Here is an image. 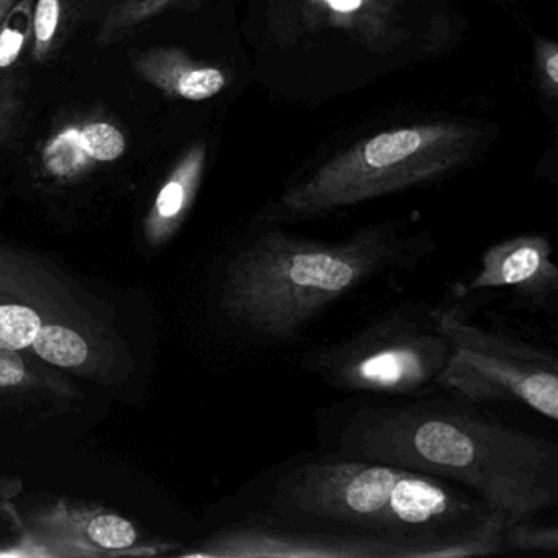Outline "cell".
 <instances>
[{"label": "cell", "mask_w": 558, "mask_h": 558, "mask_svg": "<svg viewBox=\"0 0 558 558\" xmlns=\"http://www.w3.org/2000/svg\"><path fill=\"white\" fill-rule=\"evenodd\" d=\"M325 452L463 485L506 524L558 505V446L480 411L472 401L348 400L318 414Z\"/></svg>", "instance_id": "obj_1"}, {"label": "cell", "mask_w": 558, "mask_h": 558, "mask_svg": "<svg viewBox=\"0 0 558 558\" xmlns=\"http://www.w3.org/2000/svg\"><path fill=\"white\" fill-rule=\"evenodd\" d=\"M430 253L427 233L401 223L368 225L335 241L264 225L230 257L221 306L259 341H293L336 303L381 277L411 272Z\"/></svg>", "instance_id": "obj_2"}, {"label": "cell", "mask_w": 558, "mask_h": 558, "mask_svg": "<svg viewBox=\"0 0 558 558\" xmlns=\"http://www.w3.org/2000/svg\"><path fill=\"white\" fill-rule=\"evenodd\" d=\"M259 515L289 527L440 537L501 514L436 476L323 452L282 470Z\"/></svg>", "instance_id": "obj_3"}, {"label": "cell", "mask_w": 558, "mask_h": 558, "mask_svg": "<svg viewBox=\"0 0 558 558\" xmlns=\"http://www.w3.org/2000/svg\"><path fill=\"white\" fill-rule=\"evenodd\" d=\"M476 136L459 123H427L362 140L290 185L263 223L315 220L436 181L466 161Z\"/></svg>", "instance_id": "obj_4"}, {"label": "cell", "mask_w": 558, "mask_h": 558, "mask_svg": "<svg viewBox=\"0 0 558 558\" xmlns=\"http://www.w3.org/2000/svg\"><path fill=\"white\" fill-rule=\"evenodd\" d=\"M450 351L434 305L408 303L341 341L310 349L300 364L345 393L423 398L440 390Z\"/></svg>", "instance_id": "obj_5"}, {"label": "cell", "mask_w": 558, "mask_h": 558, "mask_svg": "<svg viewBox=\"0 0 558 558\" xmlns=\"http://www.w3.org/2000/svg\"><path fill=\"white\" fill-rule=\"evenodd\" d=\"M434 308L452 345L440 390L475 404L514 401L557 423L558 359L554 351L473 323L472 308L462 302V287H452V295Z\"/></svg>", "instance_id": "obj_6"}, {"label": "cell", "mask_w": 558, "mask_h": 558, "mask_svg": "<svg viewBox=\"0 0 558 558\" xmlns=\"http://www.w3.org/2000/svg\"><path fill=\"white\" fill-rule=\"evenodd\" d=\"M482 529L440 537L289 527L257 514L211 541L208 555L230 558H463L482 557Z\"/></svg>", "instance_id": "obj_7"}, {"label": "cell", "mask_w": 558, "mask_h": 558, "mask_svg": "<svg viewBox=\"0 0 558 558\" xmlns=\"http://www.w3.org/2000/svg\"><path fill=\"white\" fill-rule=\"evenodd\" d=\"M544 234L525 233L498 241L482 254L478 270L465 283L466 293L509 289L512 305L529 312H555L558 267Z\"/></svg>", "instance_id": "obj_8"}, {"label": "cell", "mask_w": 558, "mask_h": 558, "mask_svg": "<svg viewBox=\"0 0 558 558\" xmlns=\"http://www.w3.org/2000/svg\"><path fill=\"white\" fill-rule=\"evenodd\" d=\"M135 70L168 96L194 102L211 99L227 86V77L218 68L195 63L175 48H155L140 54Z\"/></svg>", "instance_id": "obj_9"}, {"label": "cell", "mask_w": 558, "mask_h": 558, "mask_svg": "<svg viewBox=\"0 0 558 558\" xmlns=\"http://www.w3.org/2000/svg\"><path fill=\"white\" fill-rule=\"evenodd\" d=\"M125 136L107 122L87 123L54 136L45 149V165L54 175H71L89 162H112L122 158Z\"/></svg>", "instance_id": "obj_10"}, {"label": "cell", "mask_w": 558, "mask_h": 558, "mask_svg": "<svg viewBox=\"0 0 558 558\" xmlns=\"http://www.w3.org/2000/svg\"><path fill=\"white\" fill-rule=\"evenodd\" d=\"M205 159H207L205 145H195L182 156L156 198L153 215L158 227H172L184 217L201 185Z\"/></svg>", "instance_id": "obj_11"}, {"label": "cell", "mask_w": 558, "mask_h": 558, "mask_svg": "<svg viewBox=\"0 0 558 558\" xmlns=\"http://www.w3.org/2000/svg\"><path fill=\"white\" fill-rule=\"evenodd\" d=\"M32 345L44 361L60 367H76L86 362L89 354L86 341L73 329L61 325H41Z\"/></svg>", "instance_id": "obj_12"}, {"label": "cell", "mask_w": 558, "mask_h": 558, "mask_svg": "<svg viewBox=\"0 0 558 558\" xmlns=\"http://www.w3.org/2000/svg\"><path fill=\"white\" fill-rule=\"evenodd\" d=\"M502 551H544L557 554L558 527L534 519L511 522L502 529Z\"/></svg>", "instance_id": "obj_13"}, {"label": "cell", "mask_w": 558, "mask_h": 558, "mask_svg": "<svg viewBox=\"0 0 558 558\" xmlns=\"http://www.w3.org/2000/svg\"><path fill=\"white\" fill-rule=\"evenodd\" d=\"M40 316L24 305H0V349L21 351L34 344L40 331Z\"/></svg>", "instance_id": "obj_14"}, {"label": "cell", "mask_w": 558, "mask_h": 558, "mask_svg": "<svg viewBox=\"0 0 558 558\" xmlns=\"http://www.w3.org/2000/svg\"><path fill=\"white\" fill-rule=\"evenodd\" d=\"M87 535L99 547L120 550L135 544L136 532L129 521L119 515H99L90 521Z\"/></svg>", "instance_id": "obj_15"}, {"label": "cell", "mask_w": 558, "mask_h": 558, "mask_svg": "<svg viewBox=\"0 0 558 558\" xmlns=\"http://www.w3.org/2000/svg\"><path fill=\"white\" fill-rule=\"evenodd\" d=\"M61 4L60 0H38L34 12V58L37 61H44L48 51L53 45L54 35H57L58 24H60Z\"/></svg>", "instance_id": "obj_16"}, {"label": "cell", "mask_w": 558, "mask_h": 558, "mask_svg": "<svg viewBox=\"0 0 558 558\" xmlns=\"http://www.w3.org/2000/svg\"><path fill=\"white\" fill-rule=\"evenodd\" d=\"M19 110H21V96L12 76L4 80V83H0V142L11 132Z\"/></svg>", "instance_id": "obj_17"}, {"label": "cell", "mask_w": 558, "mask_h": 558, "mask_svg": "<svg viewBox=\"0 0 558 558\" xmlns=\"http://www.w3.org/2000/svg\"><path fill=\"white\" fill-rule=\"evenodd\" d=\"M8 21L4 34L0 35V68H8L9 64L17 60L19 51H21L25 37H27L28 28H24V31L19 32L17 27L12 25L9 15Z\"/></svg>", "instance_id": "obj_18"}, {"label": "cell", "mask_w": 558, "mask_h": 558, "mask_svg": "<svg viewBox=\"0 0 558 558\" xmlns=\"http://www.w3.org/2000/svg\"><path fill=\"white\" fill-rule=\"evenodd\" d=\"M538 66L542 76L547 81L550 93H557L558 86V47L554 41H542L538 45Z\"/></svg>", "instance_id": "obj_19"}, {"label": "cell", "mask_w": 558, "mask_h": 558, "mask_svg": "<svg viewBox=\"0 0 558 558\" xmlns=\"http://www.w3.org/2000/svg\"><path fill=\"white\" fill-rule=\"evenodd\" d=\"M25 378V367L15 351L0 349V387H15Z\"/></svg>", "instance_id": "obj_20"}, {"label": "cell", "mask_w": 558, "mask_h": 558, "mask_svg": "<svg viewBox=\"0 0 558 558\" xmlns=\"http://www.w3.org/2000/svg\"><path fill=\"white\" fill-rule=\"evenodd\" d=\"M325 2L329 8L339 12L355 11L362 4V0H325Z\"/></svg>", "instance_id": "obj_21"}, {"label": "cell", "mask_w": 558, "mask_h": 558, "mask_svg": "<svg viewBox=\"0 0 558 558\" xmlns=\"http://www.w3.org/2000/svg\"><path fill=\"white\" fill-rule=\"evenodd\" d=\"M19 0H0V25L8 19V15L14 11Z\"/></svg>", "instance_id": "obj_22"}]
</instances>
